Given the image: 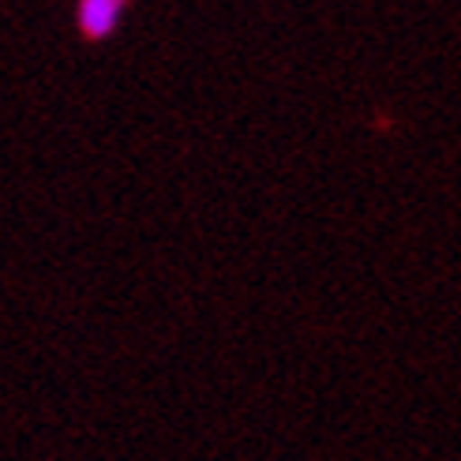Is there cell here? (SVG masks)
Here are the masks:
<instances>
[{"label": "cell", "mask_w": 461, "mask_h": 461, "mask_svg": "<svg viewBox=\"0 0 461 461\" xmlns=\"http://www.w3.org/2000/svg\"><path fill=\"white\" fill-rule=\"evenodd\" d=\"M124 0H79V27L86 38H109L113 27L121 23Z\"/></svg>", "instance_id": "1"}]
</instances>
